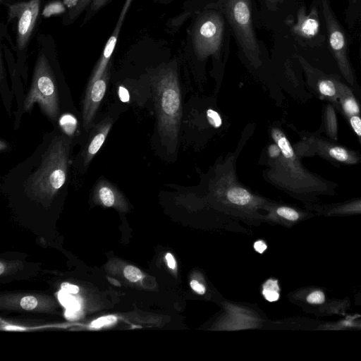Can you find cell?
Returning <instances> with one entry per match:
<instances>
[{
    "mask_svg": "<svg viewBox=\"0 0 361 361\" xmlns=\"http://www.w3.org/2000/svg\"><path fill=\"white\" fill-rule=\"evenodd\" d=\"M349 121L352 128L361 140V118L359 115H354L349 118Z\"/></svg>",
    "mask_w": 361,
    "mask_h": 361,
    "instance_id": "4316f807",
    "label": "cell"
},
{
    "mask_svg": "<svg viewBox=\"0 0 361 361\" xmlns=\"http://www.w3.org/2000/svg\"><path fill=\"white\" fill-rule=\"evenodd\" d=\"M117 318L113 315L105 316L99 317L97 319L93 321L91 324L92 328H100L104 326H108L111 324L116 322Z\"/></svg>",
    "mask_w": 361,
    "mask_h": 361,
    "instance_id": "d4e9b609",
    "label": "cell"
},
{
    "mask_svg": "<svg viewBox=\"0 0 361 361\" xmlns=\"http://www.w3.org/2000/svg\"><path fill=\"white\" fill-rule=\"evenodd\" d=\"M96 199L107 207L121 204L122 197L120 192L110 183L102 180L97 183L94 190Z\"/></svg>",
    "mask_w": 361,
    "mask_h": 361,
    "instance_id": "9a60e30c",
    "label": "cell"
},
{
    "mask_svg": "<svg viewBox=\"0 0 361 361\" xmlns=\"http://www.w3.org/2000/svg\"><path fill=\"white\" fill-rule=\"evenodd\" d=\"M69 143L63 136L54 138L40 168L31 177L30 186L35 194L50 196L63 185L68 170Z\"/></svg>",
    "mask_w": 361,
    "mask_h": 361,
    "instance_id": "5b68a950",
    "label": "cell"
},
{
    "mask_svg": "<svg viewBox=\"0 0 361 361\" xmlns=\"http://www.w3.org/2000/svg\"><path fill=\"white\" fill-rule=\"evenodd\" d=\"M190 287L194 291L200 295L204 294L206 291L205 287L196 280L191 281Z\"/></svg>",
    "mask_w": 361,
    "mask_h": 361,
    "instance_id": "f546056e",
    "label": "cell"
},
{
    "mask_svg": "<svg viewBox=\"0 0 361 361\" xmlns=\"http://www.w3.org/2000/svg\"><path fill=\"white\" fill-rule=\"evenodd\" d=\"M41 0H29L8 6V22L16 18V46L23 51L34 30L40 8Z\"/></svg>",
    "mask_w": 361,
    "mask_h": 361,
    "instance_id": "ba28073f",
    "label": "cell"
},
{
    "mask_svg": "<svg viewBox=\"0 0 361 361\" xmlns=\"http://www.w3.org/2000/svg\"><path fill=\"white\" fill-rule=\"evenodd\" d=\"M37 305V300L33 296H25L20 300V306L27 310H31Z\"/></svg>",
    "mask_w": 361,
    "mask_h": 361,
    "instance_id": "484cf974",
    "label": "cell"
},
{
    "mask_svg": "<svg viewBox=\"0 0 361 361\" xmlns=\"http://www.w3.org/2000/svg\"><path fill=\"white\" fill-rule=\"evenodd\" d=\"M289 0H260L257 10V23L269 30H277L283 23V14Z\"/></svg>",
    "mask_w": 361,
    "mask_h": 361,
    "instance_id": "7c38bea8",
    "label": "cell"
},
{
    "mask_svg": "<svg viewBox=\"0 0 361 361\" xmlns=\"http://www.w3.org/2000/svg\"><path fill=\"white\" fill-rule=\"evenodd\" d=\"M112 0H92L87 8L83 23L92 18L101 8Z\"/></svg>",
    "mask_w": 361,
    "mask_h": 361,
    "instance_id": "44dd1931",
    "label": "cell"
},
{
    "mask_svg": "<svg viewBox=\"0 0 361 361\" xmlns=\"http://www.w3.org/2000/svg\"><path fill=\"white\" fill-rule=\"evenodd\" d=\"M92 0H74L66 16L67 23L73 22L87 8Z\"/></svg>",
    "mask_w": 361,
    "mask_h": 361,
    "instance_id": "d6986e66",
    "label": "cell"
},
{
    "mask_svg": "<svg viewBox=\"0 0 361 361\" xmlns=\"http://www.w3.org/2000/svg\"><path fill=\"white\" fill-rule=\"evenodd\" d=\"M270 134L281 154L276 157H268L269 167L264 170V177L269 183L294 193L322 192L334 186L302 165L294 147L279 128L271 127Z\"/></svg>",
    "mask_w": 361,
    "mask_h": 361,
    "instance_id": "277c9868",
    "label": "cell"
},
{
    "mask_svg": "<svg viewBox=\"0 0 361 361\" xmlns=\"http://www.w3.org/2000/svg\"><path fill=\"white\" fill-rule=\"evenodd\" d=\"M276 213L281 217L289 221H296L299 218V214L295 209L288 207H280L276 209Z\"/></svg>",
    "mask_w": 361,
    "mask_h": 361,
    "instance_id": "603a6c76",
    "label": "cell"
},
{
    "mask_svg": "<svg viewBox=\"0 0 361 361\" xmlns=\"http://www.w3.org/2000/svg\"><path fill=\"white\" fill-rule=\"evenodd\" d=\"M110 64L99 78L87 85L82 109L83 126L86 130L92 126L95 114L106 93L110 75Z\"/></svg>",
    "mask_w": 361,
    "mask_h": 361,
    "instance_id": "9c48e42d",
    "label": "cell"
},
{
    "mask_svg": "<svg viewBox=\"0 0 361 361\" xmlns=\"http://www.w3.org/2000/svg\"><path fill=\"white\" fill-rule=\"evenodd\" d=\"M324 300V293L319 290L312 292L307 297V301L311 304H322Z\"/></svg>",
    "mask_w": 361,
    "mask_h": 361,
    "instance_id": "83f0119b",
    "label": "cell"
},
{
    "mask_svg": "<svg viewBox=\"0 0 361 361\" xmlns=\"http://www.w3.org/2000/svg\"><path fill=\"white\" fill-rule=\"evenodd\" d=\"M255 0H187L180 12L169 20L166 26L175 32L190 18L204 9L220 11L226 20L231 34L236 41L243 62L251 71L259 73L267 63V54L262 42L258 39L257 10Z\"/></svg>",
    "mask_w": 361,
    "mask_h": 361,
    "instance_id": "6da1fadb",
    "label": "cell"
},
{
    "mask_svg": "<svg viewBox=\"0 0 361 361\" xmlns=\"http://www.w3.org/2000/svg\"><path fill=\"white\" fill-rule=\"evenodd\" d=\"M336 83L338 88V99L345 115L349 118L354 115L360 116V107L351 90L338 81H336Z\"/></svg>",
    "mask_w": 361,
    "mask_h": 361,
    "instance_id": "2e32d148",
    "label": "cell"
},
{
    "mask_svg": "<svg viewBox=\"0 0 361 361\" xmlns=\"http://www.w3.org/2000/svg\"><path fill=\"white\" fill-rule=\"evenodd\" d=\"M4 266L2 263H0V274H2L4 271Z\"/></svg>",
    "mask_w": 361,
    "mask_h": 361,
    "instance_id": "8d00e7d4",
    "label": "cell"
},
{
    "mask_svg": "<svg viewBox=\"0 0 361 361\" xmlns=\"http://www.w3.org/2000/svg\"><path fill=\"white\" fill-rule=\"evenodd\" d=\"M310 147L317 154L339 162L355 164L360 161L359 156L353 151L343 147L329 143L323 140L310 137L305 142L297 145Z\"/></svg>",
    "mask_w": 361,
    "mask_h": 361,
    "instance_id": "8fae6325",
    "label": "cell"
},
{
    "mask_svg": "<svg viewBox=\"0 0 361 361\" xmlns=\"http://www.w3.org/2000/svg\"><path fill=\"white\" fill-rule=\"evenodd\" d=\"M37 102L43 112L51 119L59 114L57 87L52 69L47 57H37L30 90L24 101L23 111H30Z\"/></svg>",
    "mask_w": 361,
    "mask_h": 361,
    "instance_id": "8992f818",
    "label": "cell"
},
{
    "mask_svg": "<svg viewBox=\"0 0 361 361\" xmlns=\"http://www.w3.org/2000/svg\"><path fill=\"white\" fill-rule=\"evenodd\" d=\"M351 1H353V2H355L357 0H351Z\"/></svg>",
    "mask_w": 361,
    "mask_h": 361,
    "instance_id": "74e56055",
    "label": "cell"
},
{
    "mask_svg": "<svg viewBox=\"0 0 361 361\" xmlns=\"http://www.w3.org/2000/svg\"><path fill=\"white\" fill-rule=\"evenodd\" d=\"M133 1V0L125 1L121 8V13L119 14L118 20L116 22V24L115 25V27L104 47L103 51L92 71L87 85H90L94 82H95L98 78H99L109 66L110 63L111 57L114 53V49L118 41L121 27L123 24L124 20L132 4Z\"/></svg>",
    "mask_w": 361,
    "mask_h": 361,
    "instance_id": "30bf717a",
    "label": "cell"
},
{
    "mask_svg": "<svg viewBox=\"0 0 361 361\" xmlns=\"http://www.w3.org/2000/svg\"><path fill=\"white\" fill-rule=\"evenodd\" d=\"M318 89L321 94L332 101H336L338 99L336 80L331 79L320 80L318 82Z\"/></svg>",
    "mask_w": 361,
    "mask_h": 361,
    "instance_id": "ac0fdd59",
    "label": "cell"
},
{
    "mask_svg": "<svg viewBox=\"0 0 361 361\" xmlns=\"http://www.w3.org/2000/svg\"><path fill=\"white\" fill-rule=\"evenodd\" d=\"M319 23L317 16L312 13L307 15L303 6L297 13L295 23L291 26L292 32L302 37L311 38L317 34Z\"/></svg>",
    "mask_w": 361,
    "mask_h": 361,
    "instance_id": "5bb4252c",
    "label": "cell"
},
{
    "mask_svg": "<svg viewBox=\"0 0 361 361\" xmlns=\"http://www.w3.org/2000/svg\"><path fill=\"white\" fill-rule=\"evenodd\" d=\"M60 125L63 130L69 135L74 133L76 128V119L70 114H65L60 118Z\"/></svg>",
    "mask_w": 361,
    "mask_h": 361,
    "instance_id": "7402d4cb",
    "label": "cell"
},
{
    "mask_svg": "<svg viewBox=\"0 0 361 361\" xmlns=\"http://www.w3.org/2000/svg\"><path fill=\"white\" fill-rule=\"evenodd\" d=\"M254 248H255V251L262 254L267 250V246L264 243V242H263L262 240H258L255 243Z\"/></svg>",
    "mask_w": 361,
    "mask_h": 361,
    "instance_id": "4dcf8cb0",
    "label": "cell"
},
{
    "mask_svg": "<svg viewBox=\"0 0 361 361\" xmlns=\"http://www.w3.org/2000/svg\"><path fill=\"white\" fill-rule=\"evenodd\" d=\"M188 29L185 54L192 73L200 81L202 65L212 59L216 75L223 73L231 32L224 15L214 9H204L192 18Z\"/></svg>",
    "mask_w": 361,
    "mask_h": 361,
    "instance_id": "3957f363",
    "label": "cell"
},
{
    "mask_svg": "<svg viewBox=\"0 0 361 361\" xmlns=\"http://www.w3.org/2000/svg\"><path fill=\"white\" fill-rule=\"evenodd\" d=\"M109 282L116 286H121V283L116 279L111 277H107Z\"/></svg>",
    "mask_w": 361,
    "mask_h": 361,
    "instance_id": "836d02e7",
    "label": "cell"
},
{
    "mask_svg": "<svg viewBox=\"0 0 361 361\" xmlns=\"http://www.w3.org/2000/svg\"><path fill=\"white\" fill-rule=\"evenodd\" d=\"M166 259L167 262V265L170 269H174L176 267V262L174 257L171 253H167L166 255Z\"/></svg>",
    "mask_w": 361,
    "mask_h": 361,
    "instance_id": "1f68e13d",
    "label": "cell"
},
{
    "mask_svg": "<svg viewBox=\"0 0 361 361\" xmlns=\"http://www.w3.org/2000/svg\"><path fill=\"white\" fill-rule=\"evenodd\" d=\"M61 289L63 290L65 292L72 293V294H76L80 290V288L78 286H77L75 285L71 284L68 282H63L61 284Z\"/></svg>",
    "mask_w": 361,
    "mask_h": 361,
    "instance_id": "f1b7e54d",
    "label": "cell"
},
{
    "mask_svg": "<svg viewBox=\"0 0 361 361\" xmlns=\"http://www.w3.org/2000/svg\"><path fill=\"white\" fill-rule=\"evenodd\" d=\"M176 0H154L156 3L160 4H169L170 3L173 2Z\"/></svg>",
    "mask_w": 361,
    "mask_h": 361,
    "instance_id": "e575fe53",
    "label": "cell"
},
{
    "mask_svg": "<svg viewBox=\"0 0 361 361\" xmlns=\"http://www.w3.org/2000/svg\"><path fill=\"white\" fill-rule=\"evenodd\" d=\"M119 95L123 101L126 102L128 100V93L123 87H120L119 88Z\"/></svg>",
    "mask_w": 361,
    "mask_h": 361,
    "instance_id": "d6a6232c",
    "label": "cell"
},
{
    "mask_svg": "<svg viewBox=\"0 0 361 361\" xmlns=\"http://www.w3.org/2000/svg\"><path fill=\"white\" fill-rule=\"evenodd\" d=\"M150 81L157 114V129L165 157L173 161L181 141L183 102L176 59L153 69Z\"/></svg>",
    "mask_w": 361,
    "mask_h": 361,
    "instance_id": "7a4b0ae2",
    "label": "cell"
},
{
    "mask_svg": "<svg viewBox=\"0 0 361 361\" xmlns=\"http://www.w3.org/2000/svg\"><path fill=\"white\" fill-rule=\"evenodd\" d=\"M324 127L328 136L335 140L338 137V125L334 108L328 104L324 113Z\"/></svg>",
    "mask_w": 361,
    "mask_h": 361,
    "instance_id": "e0dca14e",
    "label": "cell"
},
{
    "mask_svg": "<svg viewBox=\"0 0 361 361\" xmlns=\"http://www.w3.org/2000/svg\"><path fill=\"white\" fill-rule=\"evenodd\" d=\"M6 329H8V330H25L24 328H21L19 326H6Z\"/></svg>",
    "mask_w": 361,
    "mask_h": 361,
    "instance_id": "d590c367",
    "label": "cell"
},
{
    "mask_svg": "<svg viewBox=\"0 0 361 361\" xmlns=\"http://www.w3.org/2000/svg\"><path fill=\"white\" fill-rule=\"evenodd\" d=\"M124 276L130 281L136 282L142 277L141 271L133 266L128 265L123 270Z\"/></svg>",
    "mask_w": 361,
    "mask_h": 361,
    "instance_id": "cb8c5ba5",
    "label": "cell"
},
{
    "mask_svg": "<svg viewBox=\"0 0 361 361\" xmlns=\"http://www.w3.org/2000/svg\"><path fill=\"white\" fill-rule=\"evenodd\" d=\"M277 281L269 279L263 286L262 294L269 302L276 301L279 298Z\"/></svg>",
    "mask_w": 361,
    "mask_h": 361,
    "instance_id": "ffe728a7",
    "label": "cell"
},
{
    "mask_svg": "<svg viewBox=\"0 0 361 361\" xmlns=\"http://www.w3.org/2000/svg\"><path fill=\"white\" fill-rule=\"evenodd\" d=\"M322 11L328 32L329 42L338 68L348 82L353 84L354 76L347 56L343 32L332 13L329 0H317Z\"/></svg>",
    "mask_w": 361,
    "mask_h": 361,
    "instance_id": "52a82bcc",
    "label": "cell"
},
{
    "mask_svg": "<svg viewBox=\"0 0 361 361\" xmlns=\"http://www.w3.org/2000/svg\"><path fill=\"white\" fill-rule=\"evenodd\" d=\"M113 121L108 117L93 129L84 152V165L87 166L104 144L112 126Z\"/></svg>",
    "mask_w": 361,
    "mask_h": 361,
    "instance_id": "4fadbf2b",
    "label": "cell"
}]
</instances>
